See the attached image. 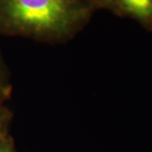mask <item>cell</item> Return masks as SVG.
Returning a JSON list of instances; mask_svg holds the SVG:
<instances>
[{"label":"cell","instance_id":"obj_1","mask_svg":"<svg viewBox=\"0 0 152 152\" xmlns=\"http://www.w3.org/2000/svg\"><path fill=\"white\" fill-rule=\"evenodd\" d=\"M95 10L86 0H0V36L64 42L86 25Z\"/></svg>","mask_w":152,"mask_h":152},{"label":"cell","instance_id":"obj_2","mask_svg":"<svg viewBox=\"0 0 152 152\" xmlns=\"http://www.w3.org/2000/svg\"><path fill=\"white\" fill-rule=\"evenodd\" d=\"M112 10L130 17L152 31V0H113Z\"/></svg>","mask_w":152,"mask_h":152},{"label":"cell","instance_id":"obj_3","mask_svg":"<svg viewBox=\"0 0 152 152\" xmlns=\"http://www.w3.org/2000/svg\"><path fill=\"white\" fill-rule=\"evenodd\" d=\"M11 93V85L4 64L0 56V109L5 107L4 104Z\"/></svg>","mask_w":152,"mask_h":152},{"label":"cell","instance_id":"obj_4","mask_svg":"<svg viewBox=\"0 0 152 152\" xmlns=\"http://www.w3.org/2000/svg\"><path fill=\"white\" fill-rule=\"evenodd\" d=\"M10 118V113L6 107L0 109V137L7 134Z\"/></svg>","mask_w":152,"mask_h":152},{"label":"cell","instance_id":"obj_5","mask_svg":"<svg viewBox=\"0 0 152 152\" xmlns=\"http://www.w3.org/2000/svg\"><path fill=\"white\" fill-rule=\"evenodd\" d=\"M0 152H15L8 134L0 137Z\"/></svg>","mask_w":152,"mask_h":152},{"label":"cell","instance_id":"obj_6","mask_svg":"<svg viewBox=\"0 0 152 152\" xmlns=\"http://www.w3.org/2000/svg\"><path fill=\"white\" fill-rule=\"evenodd\" d=\"M91 5H92L95 9L102 8V9H109L113 10V0H86Z\"/></svg>","mask_w":152,"mask_h":152}]
</instances>
